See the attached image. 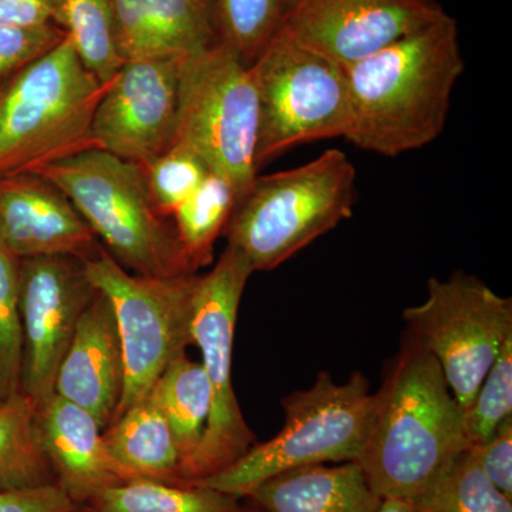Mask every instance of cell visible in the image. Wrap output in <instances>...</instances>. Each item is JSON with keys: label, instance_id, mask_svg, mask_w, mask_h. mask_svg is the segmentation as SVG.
<instances>
[{"label": "cell", "instance_id": "6da1fadb", "mask_svg": "<svg viewBox=\"0 0 512 512\" xmlns=\"http://www.w3.org/2000/svg\"><path fill=\"white\" fill-rule=\"evenodd\" d=\"M375 397L356 463L383 500L412 504L466 450L463 410L436 357L407 332Z\"/></svg>", "mask_w": 512, "mask_h": 512}, {"label": "cell", "instance_id": "7a4b0ae2", "mask_svg": "<svg viewBox=\"0 0 512 512\" xmlns=\"http://www.w3.org/2000/svg\"><path fill=\"white\" fill-rule=\"evenodd\" d=\"M463 72L457 22L447 13L346 67L352 103L346 140L384 157L433 143Z\"/></svg>", "mask_w": 512, "mask_h": 512}, {"label": "cell", "instance_id": "3957f363", "mask_svg": "<svg viewBox=\"0 0 512 512\" xmlns=\"http://www.w3.org/2000/svg\"><path fill=\"white\" fill-rule=\"evenodd\" d=\"M32 173L69 197L101 247L127 271L158 278L197 274L173 220L151 197L143 165L92 148Z\"/></svg>", "mask_w": 512, "mask_h": 512}, {"label": "cell", "instance_id": "277c9868", "mask_svg": "<svg viewBox=\"0 0 512 512\" xmlns=\"http://www.w3.org/2000/svg\"><path fill=\"white\" fill-rule=\"evenodd\" d=\"M355 181V165L340 150L293 170L256 175L222 234L254 272L272 271L352 217Z\"/></svg>", "mask_w": 512, "mask_h": 512}, {"label": "cell", "instance_id": "5b68a950", "mask_svg": "<svg viewBox=\"0 0 512 512\" xmlns=\"http://www.w3.org/2000/svg\"><path fill=\"white\" fill-rule=\"evenodd\" d=\"M109 83L86 69L67 36L13 77L0 90V175L96 148L93 117Z\"/></svg>", "mask_w": 512, "mask_h": 512}, {"label": "cell", "instance_id": "8992f818", "mask_svg": "<svg viewBox=\"0 0 512 512\" xmlns=\"http://www.w3.org/2000/svg\"><path fill=\"white\" fill-rule=\"evenodd\" d=\"M375 406V393H370L362 372L353 373L345 383L320 372L309 389L282 399L285 424L274 439L255 443L231 466L190 485L242 500L285 471L357 461L369 437Z\"/></svg>", "mask_w": 512, "mask_h": 512}, {"label": "cell", "instance_id": "52a82bcc", "mask_svg": "<svg viewBox=\"0 0 512 512\" xmlns=\"http://www.w3.org/2000/svg\"><path fill=\"white\" fill-rule=\"evenodd\" d=\"M249 70L259 110L256 170L299 144L349 136L345 67L279 33Z\"/></svg>", "mask_w": 512, "mask_h": 512}, {"label": "cell", "instance_id": "ba28073f", "mask_svg": "<svg viewBox=\"0 0 512 512\" xmlns=\"http://www.w3.org/2000/svg\"><path fill=\"white\" fill-rule=\"evenodd\" d=\"M82 262L90 284L109 299L119 329L124 389L117 419L147 397L158 377L191 345L200 275L158 278L133 274L103 247Z\"/></svg>", "mask_w": 512, "mask_h": 512}, {"label": "cell", "instance_id": "9c48e42d", "mask_svg": "<svg viewBox=\"0 0 512 512\" xmlns=\"http://www.w3.org/2000/svg\"><path fill=\"white\" fill-rule=\"evenodd\" d=\"M258 126L251 70L227 42L185 57L174 144L190 148L211 173L228 180L238 200L258 175Z\"/></svg>", "mask_w": 512, "mask_h": 512}, {"label": "cell", "instance_id": "30bf717a", "mask_svg": "<svg viewBox=\"0 0 512 512\" xmlns=\"http://www.w3.org/2000/svg\"><path fill=\"white\" fill-rule=\"evenodd\" d=\"M254 269L237 249L225 248L207 275L198 276L192 315V343L200 349L211 387L207 429L194 456L180 471V484L190 485L231 466L254 446L232 384L235 326L245 286Z\"/></svg>", "mask_w": 512, "mask_h": 512}, {"label": "cell", "instance_id": "8fae6325", "mask_svg": "<svg viewBox=\"0 0 512 512\" xmlns=\"http://www.w3.org/2000/svg\"><path fill=\"white\" fill-rule=\"evenodd\" d=\"M427 292L426 301L404 309L406 332L436 357L464 412L512 336V299L463 272L431 278Z\"/></svg>", "mask_w": 512, "mask_h": 512}, {"label": "cell", "instance_id": "7c38bea8", "mask_svg": "<svg viewBox=\"0 0 512 512\" xmlns=\"http://www.w3.org/2000/svg\"><path fill=\"white\" fill-rule=\"evenodd\" d=\"M96 289L72 256L20 259L23 362L20 393L37 406L53 394L57 369Z\"/></svg>", "mask_w": 512, "mask_h": 512}, {"label": "cell", "instance_id": "4fadbf2b", "mask_svg": "<svg viewBox=\"0 0 512 512\" xmlns=\"http://www.w3.org/2000/svg\"><path fill=\"white\" fill-rule=\"evenodd\" d=\"M184 59L124 63L94 113V146L140 165L170 150L177 133Z\"/></svg>", "mask_w": 512, "mask_h": 512}, {"label": "cell", "instance_id": "5bb4252c", "mask_svg": "<svg viewBox=\"0 0 512 512\" xmlns=\"http://www.w3.org/2000/svg\"><path fill=\"white\" fill-rule=\"evenodd\" d=\"M444 13L436 0H295L281 33L346 69Z\"/></svg>", "mask_w": 512, "mask_h": 512}, {"label": "cell", "instance_id": "9a60e30c", "mask_svg": "<svg viewBox=\"0 0 512 512\" xmlns=\"http://www.w3.org/2000/svg\"><path fill=\"white\" fill-rule=\"evenodd\" d=\"M0 239L19 259L83 261L101 248L69 197L37 173L0 175Z\"/></svg>", "mask_w": 512, "mask_h": 512}, {"label": "cell", "instance_id": "2e32d148", "mask_svg": "<svg viewBox=\"0 0 512 512\" xmlns=\"http://www.w3.org/2000/svg\"><path fill=\"white\" fill-rule=\"evenodd\" d=\"M123 389L119 329L109 299L97 291L60 362L53 393L83 407L104 430L116 419Z\"/></svg>", "mask_w": 512, "mask_h": 512}, {"label": "cell", "instance_id": "e0dca14e", "mask_svg": "<svg viewBox=\"0 0 512 512\" xmlns=\"http://www.w3.org/2000/svg\"><path fill=\"white\" fill-rule=\"evenodd\" d=\"M36 427L56 484L74 503L89 504L107 488L137 480L111 456L96 419L53 393L37 406Z\"/></svg>", "mask_w": 512, "mask_h": 512}, {"label": "cell", "instance_id": "ac0fdd59", "mask_svg": "<svg viewBox=\"0 0 512 512\" xmlns=\"http://www.w3.org/2000/svg\"><path fill=\"white\" fill-rule=\"evenodd\" d=\"M124 62L184 59L222 42L217 0H110Z\"/></svg>", "mask_w": 512, "mask_h": 512}, {"label": "cell", "instance_id": "d6986e66", "mask_svg": "<svg viewBox=\"0 0 512 512\" xmlns=\"http://www.w3.org/2000/svg\"><path fill=\"white\" fill-rule=\"evenodd\" d=\"M248 498L264 512H377L383 503L356 461L285 471Z\"/></svg>", "mask_w": 512, "mask_h": 512}, {"label": "cell", "instance_id": "ffe728a7", "mask_svg": "<svg viewBox=\"0 0 512 512\" xmlns=\"http://www.w3.org/2000/svg\"><path fill=\"white\" fill-rule=\"evenodd\" d=\"M103 439L111 456L134 478L178 484L181 457L170 424L150 397L128 407Z\"/></svg>", "mask_w": 512, "mask_h": 512}, {"label": "cell", "instance_id": "44dd1931", "mask_svg": "<svg viewBox=\"0 0 512 512\" xmlns=\"http://www.w3.org/2000/svg\"><path fill=\"white\" fill-rule=\"evenodd\" d=\"M148 397L170 424L180 451L181 471L200 446L210 417L211 387L204 367L184 353L158 377Z\"/></svg>", "mask_w": 512, "mask_h": 512}, {"label": "cell", "instance_id": "7402d4cb", "mask_svg": "<svg viewBox=\"0 0 512 512\" xmlns=\"http://www.w3.org/2000/svg\"><path fill=\"white\" fill-rule=\"evenodd\" d=\"M36 409L23 393L0 403V490L56 483L37 434Z\"/></svg>", "mask_w": 512, "mask_h": 512}, {"label": "cell", "instance_id": "603a6c76", "mask_svg": "<svg viewBox=\"0 0 512 512\" xmlns=\"http://www.w3.org/2000/svg\"><path fill=\"white\" fill-rule=\"evenodd\" d=\"M99 512H247L232 495L202 487L137 480L107 488L90 501Z\"/></svg>", "mask_w": 512, "mask_h": 512}, {"label": "cell", "instance_id": "cb8c5ba5", "mask_svg": "<svg viewBox=\"0 0 512 512\" xmlns=\"http://www.w3.org/2000/svg\"><path fill=\"white\" fill-rule=\"evenodd\" d=\"M52 23L66 33L77 56L100 83L113 80L123 66L110 0H53Z\"/></svg>", "mask_w": 512, "mask_h": 512}, {"label": "cell", "instance_id": "d4e9b609", "mask_svg": "<svg viewBox=\"0 0 512 512\" xmlns=\"http://www.w3.org/2000/svg\"><path fill=\"white\" fill-rule=\"evenodd\" d=\"M238 202L235 188L221 175L210 173L197 191L174 212L180 244L195 271L210 265L214 245Z\"/></svg>", "mask_w": 512, "mask_h": 512}, {"label": "cell", "instance_id": "484cf974", "mask_svg": "<svg viewBox=\"0 0 512 512\" xmlns=\"http://www.w3.org/2000/svg\"><path fill=\"white\" fill-rule=\"evenodd\" d=\"M412 505L416 512H512V500L485 477L468 448Z\"/></svg>", "mask_w": 512, "mask_h": 512}, {"label": "cell", "instance_id": "4316f807", "mask_svg": "<svg viewBox=\"0 0 512 512\" xmlns=\"http://www.w3.org/2000/svg\"><path fill=\"white\" fill-rule=\"evenodd\" d=\"M295 0H217L222 39L247 66L284 29Z\"/></svg>", "mask_w": 512, "mask_h": 512}, {"label": "cell", "instance_id": "83f0119b", "mask_svg": "<svg viewBox=\"0 0 512 512\" xmlns=\"http://www.w3.org/2000/svg\"><path fill=\"white\" fill-rule=\"evenodd\" d=\"M19 291L20 259L0 239V403L20 393L23 336Z\"/></svg>", "mask_w": 512, "mask_h": 512}, {"label": "cell", "instance_id": "f1b7e54d", "mask_svg": "<svg viewBox=\"0 0 512 512\" xmlns=\"http://www.w3.org/2000/svg\"><path fill=\"white\" fill-rule=\"evenodd\" d=\"M512 417V336L505 340L473 402L463 412L467 447L490 439Z\"/></svg>", "mask_w": 512, "mask_h": 512}, {"label": "cell", "instance_id": "f546056e", "mask_svg": "<svg viewBox=\"0 0 512 512\" xmlns=\"http://www.w3.org/2000/svg\"><path fill=\"white\" fill-rule=\"evenodd\" d=\"M143 168L158 211L170 220L211 173L198 154L178 144Z\"/></svg>", "mask_w": 512, "mask_h": 512}, {"label": "cell", "instance_id": "4dcf8cb0", "mask_svg": "<svg viewBox=\"0 0 512 512\" xmlns=\"http://www.w3.org/2000/svg\"><path fill=\"white\" fill-rule=\"evenodd\" d=\"M66 33L49 23L37 28L0 25V90L25 67L63 42Z\"/></svg>", "mask_w": 512, "mask_h": 512}, {"label": "cell", "instance_id": "1f68e13d", "mask_svg": "<svg viewBox=\"0 0 512 512\" xmlns=\"http://www.w3.org/2000/svg\"><path fill=\"white\" fill-rule=\"evenodd\" d=\"M467 448L485 477L512 500V417L505 420L490 439Z\"/></svg>", "mask_w": 512, "mask_h": 512}, {"label": "cell", "instance_id": "d6a6232c", "mask_svg": "<svg viewBox=\"0 0 512 512\" xmlns=\"http://www.w3.org/2000/svg\"><path fill=\"white\" fill-rule=\"evenodd\" d=\"M79 507L56 483L0 490V512H74Z\"/></svg>", "mask_w": 512, "mask_h": 512}, {"label": "cell", "instance_id": "836d02e7", "mask_svg": "<svg viewBox=\"0 0 512 512\" xmlns=\"http://www.w3.org/2000/svg\"><path fill=\"white\" fill-rule=\"evenodd\" d=\"M53 0H0V25L37 28L52 23Z\"/></svg>", "mask_w": 512, "mask_h": 512}, {"label": "cell", "instance_id": "e575fe53", "mask_svg": "<svg viewBox=\"0 0 512 512\" xmlns=\"http://www.w3.org/2000/svg\"><path fill=\"white\" fill-rule=\"evenodd\" d=\"M377 512H416L413 505L400 500H383Z\"/></svg>", "mask_w": 512, "mask_h": 512}, {"label": "cell", "instance_id": "d590c367", "mask_svg": "<svg viewBox=\"0 0 512 512\" xmlns=\"http://www.w3.org/2000/svg\"><path fill=\"white\" fill-rule=\"evenodd\" d=\"M74 512H99L96 510V508L93 507V505L86 504V505H80L79 508H77Z\"/></svg>", "mask_w": 512, "mask_h": 512}, {"label": "cell", "instance_id": "8d00e7d4", "mask_svg": "<svg viewBox=\"0 0 512 512\" xmlns=\"http://www.w3.org/2000/svg\"><path fill=\"white\" fill-rule=\"evenodd\" d=\"M247 512H264V511L259 510V508H248Z\"/></svg>", "mask_w": 512, "mask_h": 512}]
</instances>
